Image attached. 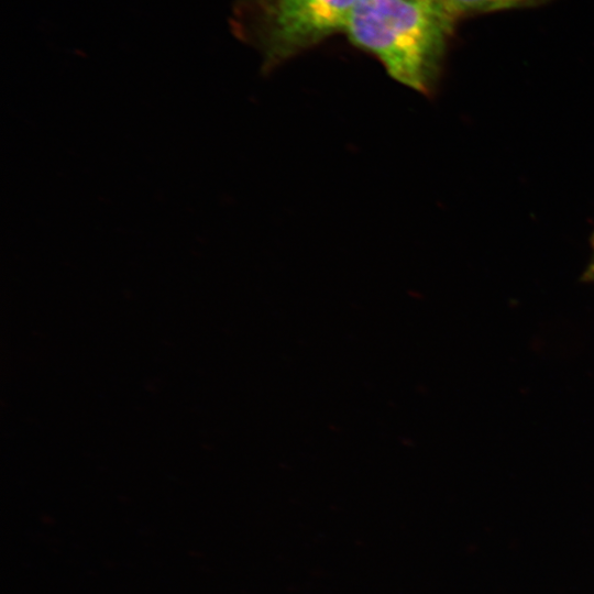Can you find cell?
Here are the masks:
<instances>
[{
    "label": "cell",
    "mask_w": 594,
    "mask_h": 594,
    "mask_svg": "<svg viewBox=\"0 0 594 594\" xmlns=\"http://www.w3.org/2000/svg\"><path fill=\"white\" fill-rule=\"evenodd\" d=\"M451 12L457 16L486 13L509 9L531 8L544 4L551 0H444Z\"/></svg>",
    "instance_id": "3957f363"
},
{
    "label": "cell",
    "mask_w": 594,
    "mask_h": 594,
    "mask_svg": "<svg viewBox=\"0 0 594 594\" xmlns=\"http://www.w3.org/2000/svg\"><path fill=\"white\" fill-rule=\"evenodd\" d=\"M591 244H592V249H593V256H592V261L588 265V267L586 268L584 275H583V278L585 280H588V282H594V232L592 234V238H591Z\"/></svg>",
    "instance_id": "277c9868"
},
{
    "label": "cell",
    "mask_w": 594,
    "mask_h": 594,
    "mask_svg": "<svg viewBox=\"0 0 594 594\" xmlns=\"http://www.w3.org/2000/svg\"><path fill=\"white\" fill-rule=\"evenodd\" d=\"M458 18L413 0H358L345 33L387 74L421 94L432 91Z\"/></svg>",
    "instance_id": "6da1fadb"
},
{
    "label": "cell",
    "mask_w": 594,
    "mask_h": 594,
    "mask_svg": "<svg viewBox=\"0 0 594 594\" xmlns=\"http://www.w3.org/2000/svg\"><path fill=\"white\" fill-rule=\"evenodd\" d=\"M358 0H273L263 32L267 64L280 63L345 31Z\"/></svg>",
    "instance_id": "7a4b0ae2"
},
{
    "label": "cell",
    "mask_w": 594,
    "mask_h": 594,
    "mask_svg": "<svg viewBox=\"0 0 594 594\" xmlns=\"http://www.w3.org/2000/svg\"><path fill=\"white\" fill-rule=\"evenodd\" d=\"M413 1L420 2L427 6H431V7H440V8L444 7L449 9L444 0H413Z\"/></svg>",
    "instance_id": "5b68a950"
}]
</instances>
